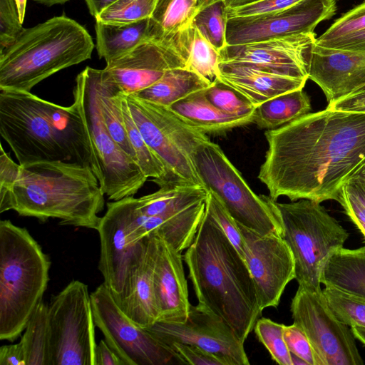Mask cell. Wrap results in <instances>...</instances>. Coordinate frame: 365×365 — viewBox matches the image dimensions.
<instances>
[{
    "label": "cell",
    "mask_w": 365,
    "mask_h": 365,
    "mask_svg": "<svg viewBox=\"0 0 365 365\" xmlns=\"http://www.w3.org/2000/svg\"><path fill=\"white\" fill-rule=\"evenodd\" d=\"M259 180L274 200H336L365 165V113L327 108L267 130Z\"/></svg>",
    "instance_id": "cell-1"
},
{
    "label": "cell",
    "mask_w": 365,
    "mask_h": 365,
    "mask_svg": "<svg viewBox=\"0 0 365 365\" xmlns=\"http://www.w3.org/2000/svg\"><path fill=\"white\" fill-rule=\"evenodd\" d=\"M104 192L91 166L63 161L25 165L0 147V212L14 210L41 222L97 230Z\"/></svg>",
    "instance_id": "cell-2"
},
{
    "label": "cell",
    "mask_w": 365,
    "mask_h": 365,
    "mask_svg": "<svg viewBox=\"0 0 365 365\" xmlns=\"http://www.w3.org/2000/svg\"><path fill=\"white\" fill-rule=\"evenodd\" d=\"M183 259L198 303L244 343L262 312L255 284L245 259L206 211Z\"/></svg>",
    "instance_id": "cell-3"
},
{
    "label": "cell",
    "mask_w": 365,
    "mask_h": 365,
    "mask_svg": "<svg viewBox=\"0 0 365 365\" xmlns=\"http://www.w3.org/2000/svg\"><path fill=\"white\" fill-rule=\"evenodd\" d=\"M62 106L29 91H0V135L21 165L63 161L91 165L78 101Z\"/></svg>",
    "instance_id": "cell-4"
},
{
    "label": "cell",
    "mask_w": 365,
    "mask_h": 365,
    "mask_svg": "<svg viewBox=\"0 0 365 365\" xmlns=\"http://www.w3.org/2000/svg\"><path fill=\"white\" fill-rule=\"evenodd\" d=\"M87 30L64 16L25 29L0 53V91H29L56 72L91 58Z\"/></svg>",
    "instance_id": "cell-5"
},
{
    "label": "cell",
    "mask_w": 365,
    "mask_h": 365,
    "mask_svg": "<svg viewBox=\"0 0 365 365\" xmlns=\"http://www.w3.org/2000/svg\"><path fill=\"white\" fill-rule=\"evenodd\" d=\"M51 261L24 227L0 221V339L24 331L49 281Z\"/></svg>",
    "instance_id": "cell-6"
},
{
    "label": "cell",
    "mask_w": 365,
    "mask_h": 365,
    "mask_svg": "<svg viewBox=\"0 0 365 365\" xmlns=\"http://www.w3.org/2000/svg\"><path fill=\"white\" fill-rule=\"evenodd\" d=\"M101 69L87 66L76 78L73 98L78 101L92 152L91 170L110 200L134 196L148 178L138 163L113 140L104 123L97 83Z\"/></svg>",
    "instance_id": "cell-7"
},
{
    "label": "cell",
    "mask_w": 365,
    "mask_h": 365,
    "mask_svg": "<svg viewBox=\"0 0 365 365\" xmlns=\"http://www.w3.org/2000/svg\"><path fill=\"white\" fill-rule=\"evenodd\" d=\"M272 203L281 220L283 239L294 260L299 286L320 290L321 275L329 256L343 247L347 231L320 202L301 199L292 202Z\"/></svg>",
    "instance_id": "cell-8"
},
{
    "label": "cell",
    "mask_w": 365,
    "mask_h": 365,
    "mask_svg": "<svg viewBox=\"0 0 365 365\" xmlns=\"http://www.w3.org/2000/svg\"><path fill=\"white\" fill-rule=\"evenodd\" d=\"M124 96L146 144L165 167L164 176L155 183L160 187L202 186L192 155L201 143L209 140L206 135L185 124L167 107L133 94Z\"/></svg>",
    "instance_id": "cell-9"
},
{
    "label": "cell",
    "mask_w": 365,
    "mask_h": 365,
    "mask_svg": "<svg viewBox=\"0 0 365 365\" xmlns=\"http://www.w3.org/2000/svg\"><path fill=\"white\" fill-rule=\"evenodd\" d=\"M192 161L202 186L217 197L238 224L262 235L274 232L283 237L272 199L256 195L218 145L210 140L201 143Z\"/></svg>",
    "instance_id": "cell-10"
},
{
    "label": "cell",
    "mask_w": 365,
    "mask_h": 365,
    "mask_svg": "<svg viewBox=\"0 0 365 365\" xmlns=\"http://www.w3.org/2000/svg\"><path fill=\"white\" fill-rule=\"evenodd\" d=\"M52 365H95L97 344L88 286L71 281L48 304Z\"/></svg>",
    "instance_id": "cell-11"
},
{
    "label": "cell",
    "mask_w": 365,
    "mask_h": 365,
    "mask_svg": "<svg viewBox=\"0 0 365 365\" xmlns=\"http://www.w3.org/2000/svg\"><path fill=\"white\" fill-rule=\"evenodd\" d=\"M294 323L306 334L316 365H363L351 329L339 322L329 309L322 289L299 286L292 299Z\"/></svg>",
    "instance_id": "cell-12"
},
{
    "label": "cell",
    "mask_w": 365,
    "mask_h": 365,
    "mask_svg": "<svg viewBox=\"0 0 365 365\" xmlns=\"http://www.w3.org/2000/svg\"><path fill=\"white\" fill-rule=\"evenodd\" d=\"M91 299L96 326L124 365H167L178 361L170 346L123 313L104 283L91 293Z\"/></svg>",
    "instance_id": "cell-13"
},
{
    "label": "cell",
    "mask_w": 365,
    "mask_h": 365,
    "mask_svg": "<svg viewBox=\"0 0 365 365\" xmlns=\"http://www.w3.org/2000/svg\"><path fill=\"white\" fill-rule=\"evenodd\" d=\"M336 11V0H302L277 11L227 19L226 45H242L292 35L314 33Z\"/></svg>",
    "instance_id": "cell-14"
},
{
    "label": "cell",
    "mask_w": 365,
    "mask_h": 365,
    "mask_svg": "<svg viewBox=\"0 0 365 365\" xmlns=\"http://www.w3.org/2000/svg\"><path fill=\"white\" fill-rule=\"evenodd\" d=\"M134 196L107 203L97 227L100 237L98 269L113 296L121 294L143 252L147 237L136 244L127 235L135 207Z\"/></svg>",
    "instance_id": "cell-15"
},
{
    "label": "cell",
    "mask_w": 365,
    "mask_h": 365,
    "mask_svg": "<svg viewBox=\"0 0 365 365\" xmlns=\"http://www.w3.org/2000/svg\"><path fill=\"white\" fill-rule=\"evenodd\" d=\"M165 344L178 342L201 348L225 361L227 365H248L242 342L232 329L205 306L190 305L183 323L156 322L145 328Z\"/></svg>",
    "instance_id": "cell-16"
},
{
    "label": "cell",
    "mask_w": 365,
    "mask_h": 365,
    "mask_svg": "<svg viewBox=\"0 0 365 365\" xmlns=\"http://www.w3.org/2000/svg\"><path fill=\"white\" fill-rule=\"evenodd\" d=\"M244 259L255 284L260 309L277 307L287 284L295 279L292 253L279 235H262L238 224Z\"/></svg>",
    "instance_id": "cell-17"
},
{
    "label": "cell",
    "mask_w": 365,
    "mask_h": 365,
    "mask_svg": "<svg viewBox=\"0 0 365 365\" xmlns=\"http://www.w3.org/2000/svg\"><path fill=\"white\" fill-rule=\"evenodd\" d=\"M177 67H185V63L167 39L148 40L106 63L101 81L112 93L136 94Z\"/></svg>",
    "instance_id": "cell-18"
},
{
    "label": "cell",
    "mask_w": 365,
    "mask_h": 365,
    "mask_svg": "<svg viewBox=\"0 0 365 365\" xmlns=\"http://www.w3.org/2000/svg\"><path fill=\"white\" fill-rule=\"evenodd\" d=\"M316 38L314 32L242 45H226L220 51L221 62L246 63L276 74L308 80Z\"/></svg>",
    "instance_id": "cell-19"
},
{
    "label": "cell",
    "mask_w": 365,
    "mask_h": 365,
    "mask_svg": "<svg viewBox=\"0 0 365 365\" xmlns=\"http://www.w3.org/2000/svg\"><path fill=\"white\" fill-rule=\"evenodd\" d=\"M308 77L321 88L328 103L349 95L365 87V51L314 45Z\"/></svg>",
    "instance_id": "cell-20"
},
{
    "label": "cell",
    "mask_w": 365,
    "mask_h": 365,
    "mask_svg": "<svg viewBox=\"0 0 365 365\" xmlns=\"http://www.w3.org/2000/svg\"><path fill=\"white\" fill-rule=\"evenodd\" d=\"M156 236L154 287L159 312L158 322L183 323L188 317L191 304L182 257L171 245Z\"/></svg>",
    "instance_id": "cell-21"
},
{
    "label": "cell",
    "mask_w": 365,
    "mask_h": 365,
    "mask_svg": "<svg viewBox=\"0 0 365 365\" xmlns=\"http://www.w3.org/2000/svg\"><path fill=\"white\" fill-rule=\"evenodd\" d=\"M157 249V236H147L143 252L128 278L124 292L113 296L123 313L144 329L154 324L159 317L154 287Z\"/></svg>",
    "instance_id": "cell-22"
},
{
    "label": "cell",
    "mask_w": 365,
    "mask_h": 365,
    "mask_svg": "<svg viewBox=\"0 0 365 365\" xmlns=\"http://www.w3.org/2000/svg\"><path fill=\"white\" fill-rule=\"evenodd\" d=\"M219 79L232 87L255 107L279 95L303 89L307 79L268 72L249 64L222 61Z\"/></svg>",
    "instance_id": "cell-23"
},
{
    "label": "cell",
    "mask_w": 365,
    "mask_h": 365,
    "mask_svg": "<svg viewBox=\"0 0 365 365\" xmlns=\"http://www.w3.org/2000/svg\"><path fill=\"white\" fill-rule=\"evenodd\" d=\"M178 118L204 134H221L252 123L250 118L226 114L207 99L205 89L191 93L167 107Z\"/></svg>",
    "instance_id": "cell-24"
},
{
    "label": "cell",
    "mask_w": 365,
    "mask_h": 365,
    "mask_svg": "<svg viewBox=\"0 0 365 365\" xmlns=\"http://www.w3.org/2000/svg\"><path fill=\"white\" fill-rule=\"evenodd\" d=\"M185 63V68L210 83L219 78L221 56L192 23L166 38Z\"/></svg>",
    "instance_id": "cell-25"
},
{
    "label": "cell",
    "mask_w": 365,
    "mask_h": 365,
    "mask_svg": "<svg viewBox=\"0 0 365 365\" xmlns=\"http://www.w3.org/2000/svg\"><path fill=\"white\" fill-rule=\"evenodd\" d=\"M321 283L365 297V246L333 252L322 270Z\"/></svg>",
    "instance_id": "cell-26"
},
{
    "label": "cell",
    "mask_w": 365,
    "mask_h": 365,
    "mask_svg": "<svg viewBox=\"0 0 365 365\" xmlns=\"http://www.w3.org/2000/svg\"><path fill=\"white\" fill-rule=\"evenodd\" d=\"M96 49L100 58L110 62L152 40L150 18L129 24L96 22Z\"/></svg>",
    "instance_id": "cell-27"
},
{
    "label": "cell",
    "mask_w": 365,
    "mask_h": 365,
    "mask_svg": "<svg viewBox=\"0 0 365 365\" xmlns=\"http://www.w3.org/2000/svg\"><path fill=\"white\" fill-rule=\"evenodd\" d=\"M211 83L185 67H177L167 71L156 83L133 95L169 107L192 93L207 88Z\"/></svg>",
    "instance_id": "cell-28"
},
{
    "label": "cell",
    "mask_w": 365,
    "mask_h": 365,
    "mask_svg": "<svg viewBox=\"0 0 365 365\" xmlns=\"http://www.w3.org/2000/svg\"><path fill=\"white\" fill-rule=\"evenodd\" d=\"M309 96L298 89L270 98L255 107L253 121L260 129L272 130L310 113Z\"/></svg>",
    "instance_id": "cell-29"
},
{
    "label": "cell",
    "mask_w": 365,
    "mask_h": 365,
    "mask_svg": "<svg viewBox=\"0 0 365 365\" xmlns=\"http://www.w3.org/2000/svg\"><path fill=\"white\" fill-rule=\"evenodd\" d=\"M196 0H157L150 17L152 40L162 41L191 24Z\"/></svg>",
    "instance_id": "cell-30"
},
{
    "label": "cell",
    "mask_w": 365,
    "mask_h": 365,
    "mask_svg": "<svg viewBox=\"0 0 365 365\" xmlns=\"http://www.w3.org/2000/svg\"><path fill=\"white\" fill-rule=\"evenodd\" d=\"M26 365H52L48 304L41 301L30 317L20 340Z\"/></svg>",
    "instance_id": "cell-31"
},
{
    "label": "cell",
    "mask_w": 365,
    "mask_h": 365,
    "mask_svg": "<svg viewBox=\"0 0 365 365\" xmlns=\"http://www.w3.org/2000/svg\"><path fill=\"white\" fill-rule=\"evenodd\" d=\"M101 72V70L100 71L97 88L98 98L104 123L117 144L125 153L137 162L135 153L130 143L125 129L121 108L120 93H112L102 84Z\"/></svg>",
    "instance_id": "cell-32"
},
{
    "label": "cell",
    "mask_w": 365,
    "mask_h": 365,
    "mask_svg": "<svg viewBox=\"0 0 365 365\" xmlns=\"http://www.w3.org/2000/svg\"><path fill=\"white\" fill-rule=\"evenodd\" d=\"M122 113L130 143L135 153L136 160L142 172L152 182L160 180L165 175V167L160 159L146 144L135 123L128 106L125 96L120 93Z\"/></svg>",
    "instance_id": "cell-33"
},
{
    "label": "cell",
    "mask_w": 365,
    "mask_h": 365,
    "mask_svg": "<svg viewBox=\"0 0 365 365\" xmlns=\"http://www.w3.org/2000/svg\"><path fill=\"white\" fill-rule=\"evenodd\" d=\"M324 299L336 319L349 327H365V297L325 286Z\"/></svg>",
    "instance_id": "cell-34"
},
{
    "label": "cell",
    "mask_w": 365,
    "mask_h": 365,
    "mask_svg": "<svg viewBox=\"0 0 365 365\" xmlns=\"http://www.w3.org/2000/svg\"><path fill=\"white\" fill-rule=\"evenodd\" d=\"M226 9L225 1L218 0L197 11L191 22L219 51L226 46Z\"/></svg>",
    "instance_id": "cell-35"
},
{
    "label": "cell",
    "mask_w": 365,
    "mask_h": 365,
    "mask_svg": "<svg viewBox=\"0 0 365 365\" xmlns=\"http://www.w3.org/2000/svg\"><path fill=\"white\" fill-rule=\"evenodd\" d=\"M208 101L222 112L253 119L255 106L237 90L217 78L205 89Z\"/></svg>",
    "instance_id": "cell-36"
},
{
    "label": "cell",
    "mask_w": 365,
    "mask_h": 365,
    "mask_svg": "<svg viewBox=\"0 0 365 365\" xmlns=\"http://www.w3.org/2000/svg\"><path fill=\"white\" fill-rule=\"evenodd\" d=\"M157 0H118L105 9L96 21L108 24H129L150 18Z\"/></svg>",
    "instance_id": "cell-37"
},
{
    "label": "cell",
    "mask_w": 365,
    "mask_h": 365,
    "mask_svg": "<svg viewBox=\"0 0 365 365\" xmlns=\"http://www.w3.org/2000/svg\"><path fill=\"white\" fill-rule=\"evenodd\" d=\"M336 201L365 238V181L357 174L340 188Z\"/></svg>",
    "instance_id": "cell-38"
},
{
    "label": "cell",
    "mask_w": 365,
    "mask_h": 365,
    "mask_svg": "<svg viewBox=\"0 0 365 365\" xmlns=\"http://www.w3.org/2000/svg\"><path fill=\"white\" fill-rule=\"evenodd\" d=\"M284 326L268 318H259L255 324L254 331L273 361L280 365H292L291 354L283 336Z\"/></svg>",
    "instance_id": "cell-39"
},
{
    "label": "cell",
    "mask_w": 365,
    "mask_h": 365,
    "mask_svg": "<svg viewBox=\"0 0 365 365\" xmlns=\"http://www.w3.org/2000/svg\"><path fill=\"white\" fill-rule=\"evenodd\" d=\"M363 29H365V1L337 19L316 38L315 46L327 48L339 39Z\"/></svg>",
    "instance_id": "cell-40"
},
{
    "label": "cell",
    "mask_w": 365,
    "mask_h": 365,
    "mask_svg": "<svg viewBox=\"0 0 365 365\" xmlns=\"http://www.w3.org/2000/svg\"><path fill=\"white\" fill-rule=\"evenodd\" d=\"M207 192L205 211L215 220L244 259L243 240L237 222L229 214L217 197L212 192Z\"/></svg>",
    "instance_id": "cell-41"
},
{
    "label": "cell",
    "mask_w": 365,
    "mask_h": 365,
    "mask_svg": "<svg viewBox=\"0 0 365 365\" xmlns=\"http://www.w3.org/2000/svg\"><path fill=\"white\" fill-rule=\"evenodd\" d=\"M24 29L15 0H0V53L10 46Z\"/></svg>",
    "instance_id": "cell-42"
},
{
    "label": "cell",
    "mask_w": 365,
    "mask_h": 365,
    "mask_svg": "<svg viewBox=\"0 0 365 365\" xmlns=\"http://www.w3.org/2000/svg\"><path fill=\"white\" fill-rule=\"evenodd\" d=\"M283 336L290 353L300 357L308 365H316L313 349L305 332L296 324L284 325Z\"/></svg>",
    "instance_id": "cell-43"
},
{
    "label": "cell",
    "mask_w": 365,
    "mask_h": 365,
    "mask_svg": "<svg viewBox=\"0 0 365 365\" xmlns=\"http://www.w3.org/2000/svg\"><path fill=\"white\" fill-rule=\"evenodd\" d=\"M175 352L180 364L191 365H227L215 354L195 346L173 342L167 344Z\"/></svg>",
    "instance_id": "cell-44"
},
{
    "label": "cell",
    "mask_w": 365,
    "mask_h": 365,
    "mask_svg": "<svg viewBox=\"0 0 365 365\" xmlns=\"http://www.w3.org/2000/svg\"><path fill=\"white\" fill-rule=\"evenodd\" d=\"M302 0H261L235 8H227V18L248 16L287 9Z\"/></svg>",
    "instance_id": "cell-45"
},
{
    "label": "cell",
    "mask_w": 365,
    "mask_h": 365,
    "mask_svg": "<svg viewBox=\"0 0 365 365\" xmlns=\"http://www.w3.org/2000/svg\"><path fill=\"white\" fill-rule=\"evenodd\" d=\"M327 108L345 111L365 113V87L328 103Z\"/></svg>",
    "instance_id": "cell-46"
},
{
    "label": "cell",
    "mask_w": 365,
    "mask_h": 365,
    "mask_svg": "<svg viewBox=\"0 0 365 365\" xmlns=\"http://www.w3.org/2000/svg\"><path fill=\"white\" fill-rule=\"evenodd\" d=\"M0 365H26L21 341L0 347Z\"/></svg>",
    "instance_id": "cell-47"
},
{
    "label": "cell",
    "mask_w": 365,
    "mask_h": 365,
    "mask_svg": "<svg viewBox=\"0 0 365 365\" xmlns=\"http://www.w3.org/2000/svg\"><path fill=\"white\" fill-rule=\"evenodd\" d=\"M327 48L365 51V29L355 32L339 39Z\"/></svg>",
    "instance_id": "cell-48"
},
{
    "label": "cell",
    "mask_w": 365,
    "mask_h": 365,
    "mask_svg": "<svg viewBox=\"0 0 365 365\" xmlns=\"http://www.w3.org/2000/svg\"><path fill=\"white\" fill-rule=\"evenodd\" d=\"M95 365H124V364L106 340L102 339L96 346Z\"/></svg>",
    "instance_id": "cell-49"
},
{
    "label": "cell",
    "mask_w": 365,
    "mask_h": 365,
    "mask_svg": "<svg viewBox=\"0 0 365 365\" xmlns=\"http://www.w3.org/2000/svg\"><path fill=\"white\" fill-rule=\"evenodd\" d=\"M116 1L118 0H85L89 12L93 17L97 16Z\"/></svg>",
    "instance_id": "cell-50"
},
{
    "label": "cell",
    "mask_w": 365,
    "mask_h": 365,
    "mask_svg": "<svg viewBox=\"0 0 365 365\" xmlns=\"http://www.w3.org/2000/svg\"><path fill=\"white\" fill-rule=\"evenodd\" d=\"M227 8H235L245 6L249 4L257 2L261 0H223Z\"/></svg>",
    "instance_id": "cell-51"
},
{
    "label": "cell",
    "mask_w": 365,
    "mask_h": 365,
    "mask_svg": "<svg viewBox=\"0 0 365 365\" xmlns=\"http://www.w3.org/2000/svg\"><path fill=\"white\" fill-rule=\"evenodd\" d=\"M15 2L16 4L20 21L23 24L26 13L27 0H15Z\"/></svg>",
    "instance_id": "cell-52"
},
{
    "label": "cell",
    "mask_w": 365,
    "mask_h": 365,
    "mask_svg": "<svg viewBox=\"0 0 365 365\" xmlns=\"http://www.w3.org/2000/svg\"><path fill=\"white\" fill-rule=\"evenodd\" d=\"M354 336L365 345V327H351Z\"/></svg>",
    "instance_id": "cell-53"
},
{
    "label": "cell",
    "mask_w": 365,
    "mask_h": 365,
    "mask_svg": "<svg viewBox=\"0 0 365 365\" xmlns=\"http://www.w3.org/2000/svg\"><path fill=\"white\" fill-rule=\"evenodd\" d=\"M39 4L51 6L55 4H63L70 0H34Z\"/></svg>",
    "instance_id": "cell-54"
},
{
    "label": "cell",
    "mask_w": 365,
    "mask_h": 365,
    "mask_svg": "<svg viewBox=\"0 0 365 365\" xmlns=\"http://www.w3.org/2000/svg\"><path fill=\"white\" fill-rule=\"evenodd\" d=\"M217 1L218 0H196V12L202 8Z\"/></svg>",
    "instance_id": "cell-55"
},
{
    "label": "cell",
    "mask_w": 365,
    "mask_h": 365,
    "mask_svg": "<svg viewBox=\"0 0 365 365\" xmlns=\"http://www.w3.org/2000/svg\"><path fill=\"white\" fill-rule=\"evenodd\" d=\"M292 365H308V364L300 357L290 353Z\"/></svg>",
    "instance_id": "cell-56"
},
{
    "label": "cell",
    "mask_w": 365,
    "mask_h": 365,
    "mask_svg": "<svg viewBox=\"0 0 365 365\" xmlns=\"http://www.w3.org/2000/svg\"><path fill=\"white\" fill-rule=\"evenodd\" d=\"M365 181V165L356 173Z\"/></svg>",
    "instance_id": "cell-57"
}]
</instances>
